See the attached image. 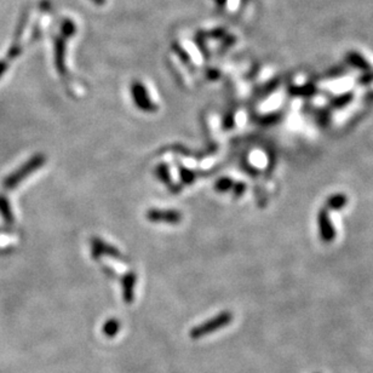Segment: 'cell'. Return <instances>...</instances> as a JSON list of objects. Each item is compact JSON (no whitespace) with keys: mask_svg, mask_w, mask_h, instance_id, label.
Segmentation results:
<instances>
[{"mask_svg":"<svg viewBox=\"0 0 373 373\" xmlns=\"http://www.w3.org/2000/svg\"><path fill=\"white\" fill-rule=\"evenodd\" d=\"M44 163H45V157L44 155H35L34 158H32L31 160L27 161L22 167H20L19 170H16L10 176H8V178L3 183L4 184V188L9 190L16 188L28 175L37 171Z\"/></svg>","mask_w":373,"mask_h":373,"instance_id":"6da1fadb","label":"cell"},{"mask_svg":"<svg viewBox=\"0 0 373 373\" xmlns=\"http://www.w3.org/2000/svg\"><path fill=\"white\" fill-rule=\"evenodd\" d=\"M231 319H233V315H231L229 311H223V313L219 314V315H217L216 318L208 320V321L205 322V324L193 328L192 332H190V337L195 339V338H200V337L206 336V334L212 333L213 331H217V330H219V328L229 325V322L231 321Z\"/></svg>","mask_w":373,"mask_h":373,"instance_id":"7a4b0ae2","label":"cell"},{"mask_svg":"<svg viewBox=\"0 0 373 373\" xmlns=\"http://www.w3.org/2000/svg\"><path fill=\"white\" fill-rule=\"evenodd\" d=\"M318 229L320 239L324 242H332L336 239V228L333 227L328 210H326V208H321L318 213Z\"/></svg>","mask_w":373,"mask_h":373,"instance_id":"3957f363","label":"cell"},{"mask_svg":"<svg viewBox=\"0 0 373 373\" xmlns=\"http://www.w3.org/2000/svg\"><path fill=\"white\" fill-rule=\"evenodd\" d=\"M132 95H134L135 103L142 110H153L154 105L148 97V92L141 83H135L132 85Z\"/></svg>","mask_w":373,"mask_h":373,"instance_id":"277c9868","label":"cell"},{"mask_svg":"<svg viewBox=\"0 0 373 373\" xmlns=\"http://www.w3.org/2000/svg\"><path fill=\"white\" fill-rule=\"evenodd\" d=\"M147 218L152 222H166L178 223L182 219L181 213L177 211H164V210H151L147 214Z\"/></svg>","mask_w":373,"mask_h":373,"instance_id":"5b68a950","label":"cell"},{"mask_svg":"<svg viewBox=\"0 0 373 373\" xmlns=\"http://www.w3.org/2000/svg\"><path fill=\"white\" fill-rule=\"evenodd\" d=\"M348 204V198H346L345 194L342 193H336L332 194V195L328 196L325 201V208L326 210H331V211H339L343 210Z\"/></svg>","mask_w":373,"mask_h":373,"instance_id":"8992f818","label":"cell"},{"mask_svg":"<svg viewBox=\"0 0 373 373\" xmlns=\"http://www.w3.org/2000/svg\"><path fill=\"white\" fill-rule=\"evenodd\" d=\"M346 60H348V62L350 63L351 66L356 67V68H359L361 70H365V72H368V69L371 68V66L367 62L366 58L355 51L349 52V54L346 55Z\"/></svg>","mask_w":373,"mask_h":373,"instance_id":"52a82bcc","label":"cell"},{"mask_svg":"<svg viewBox=\"0 0 373 373\" xmlns=\"http://www.w3.org/2000/svg\"><path fill=\"white\" fill-rule=\"evenodd\" d=\"M0 214H2L3 218H4V221L7 223L14 222L13 210H11V206L10 204H9L8 199L4 198L3 195H0Z\"/></svg>","mask_w":373,"mask_h":373,"instance_id":"ba28073f","label":"cell"},{"mask_svg":"<svg viewBox=\"0 0 373 373\" xmlns=\"http://www.w3.org/2000/svg\"><path fill=\"white\" fill-rule=\"evenodd\" d=\"M136 283V277L134 274L128 275L124 281V297L126 302H131L132 295H134V287Z\"/></svg>","mask_w":373,"mask_h":373,"instance_id":"9c48e42d","label":"cell"},{"mask_svg":"<svg viewBox=\"0 0 373 373\" xmlns=\"http://www.w3.org/2000/svg\"><path fill=\"white\" fill-rule=\"evenodd\" d=\"M119 321H116V320H109L103 326V334L105 337H114L117 333V331H119Z\"/></svg>","mask_w":373,"mask_h":373,"instance_id":"30bf717a","label":"cell"},{"mask_svg":"<svg viewBox=\"0 0 373 373\" xmlns=\"http://www.w3.org/2000/svg\"><path fill=\"white\" fill-rule=\"evenodd\" d=\"M291 93L296 96H310L315 93V87L310 86H299V87H292L291 89Z\"/></svg>","mask_w":373,"mask_h":373,"instance_id":"8fae6325","label":"cell"},{"mask_svg":"<svg viewBox=\"0 0 373 373\" xmlns=\"http://www.w3.org/2000/svg\"><path fill=\"white\" fill-rule=\"evenodd\" d=\"M352 93H344V95L338 96L337 98L333 99V105L334 107H343V105L348 104L351 101Z\"/></svg>","mask_w":373,"mask_h":373,"instance_id":"7c38bea8","label":"cell"},{"mask_svg":"<svg viewBox=\"0 0 373 373\" xmlns=\"http://www.w3.org/2000/svg\"><path fill=\"white\" fill-rule=\"evenodd\" d=\"M7 68H8L7 62H4V61H0V76L4 74L5 70H7Z\"/></svg>","mask_w":373,"mask_h":373,"instance_id":"4fadbf2b","label":"cell"}]
</instances>
